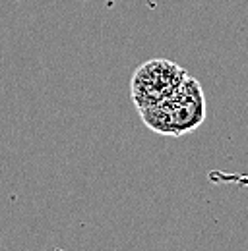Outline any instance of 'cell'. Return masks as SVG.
<instances>
[{"instance_id":"obj_1","label":"cell","mask_w":248,"mask_h":251,"mask_svg":"<svg viewBox=\"0 0 248 251\" xmlns=\"http://www.w3.org/2000/svg\"><path fill=\"white\" fill-rule=\"evenodd\" d=\"M140 118L154 133L181 137L196 131L206 120V97L202 85L190 74L181 87L161 102L140 108Z\"/></svg>"},{"instance_id":"obj_2","label":"cell","mask_w":248,"mask_h":251,"mask_svg":"<svg viewBox=\"0 0 248 251\" xmlns=\"http://www.w3.org/2000/svg\"><path fill=\"white\" fill-rule=\"evenodd\" d=\"M188 72L167 58H154L140 64L130 79V95L136 108H146L161 102L175 93L186 79Z\"/></svg>"}]
</instances>
